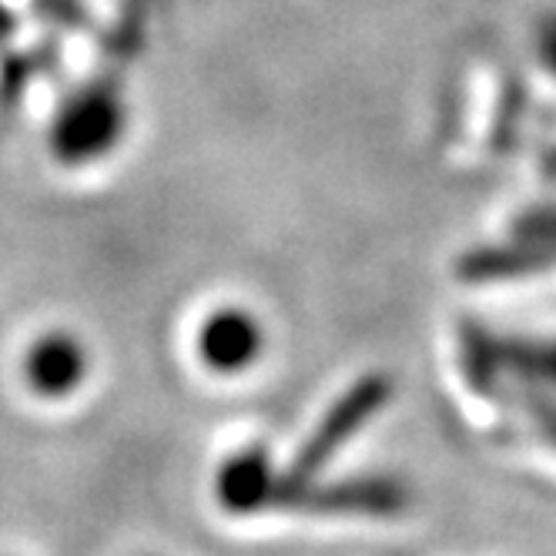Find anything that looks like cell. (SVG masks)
<instances>
[{"mask_svg":"<svg viewBox=\"0 0 556 556\" xmlns=\"http://www.w3.org/2000/svg\"><path fill=\"white\" fill-rule=\"evenodd\" d=\"M117 128H122V117H117L114 98L91 94L64 114L58 128V148L64 157H91L114 141Z\"/></svg>","mask_w":556,"mask_h":556,"instance_id":"cell-1","label":"cell"},{"mask_svg":"<svg viewBox=\"0 0 556 556\" xmlns=\"http://www.w3.org/2000/svg\"><path fill=\"white\" fill-rule=\"evenodd\" d=\"M202 359L212 369L238 372L245 369L258 349H262V329L249 319L245 312H218L215 319L202 329Z\"/></svg>","mask_w":556,"mask_h":556,"instance_id":"cell-2","label":"cell"},{"mask_svg":"<svg viewBox=\"0 0 556 556\" xmlns=\"http://www.w3.org/2000/svg\"><path fill=\"white\" fill-rule=\"evenodd\" d=\"M85 369V349L71 336H45L27 352V379L41 395H67Z\"/></svg>","mask_w":556,"mask_h":556,"instance_id":"cell-3","label":"cell"},{"mask_svg":"<svg viewBox=\"0 0 556 556\" xmlns=\"http://www.w3.org/2000/svg\"><path fill=\"white\" fill-rule=\"evenodd\" d=\"M382 395H386V386L376 382V379L359 382V389H352V392L345 395V403L323 422L319 435H315V440L308 443V450L299 456V469H295V472L315 469V466H319L339 443H345V435H349L352 429H359L363 419H369V413L382 403Z\"/></svg>","mask_w":556,"mask_h":556,"instance_id":"cell-4","label":"cell"},{"mask_svg":"<svg viewBox=\"0 0 556 556\" xmlns=\"http://www.w3.org/2000/svg\"><path fill=\"white\" fill-rule=\"evenodd\" d=\"M218 490H222V503L235 513H249V509L262 506L271 490L265 453H245L235 463H228Z\"/></svg>","mask_w":556,"mask_h":556,"instance_id":"cell-5","label":"cell"},{"mask_svg":"<svg viewBox=\"0 0 556 556\" xmlns=\"http://www.w3.org/2000/svg\"><path fill=\"white\" fill-rule=\"evenodd\" d=\"M543 54H546L549 67H556V21L543 30Z\"/></svg>","mask_w":556,"mask_h":556,"instance_id":"cell-6","label":"cell"}]
</instances>
